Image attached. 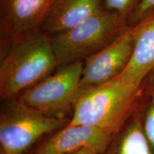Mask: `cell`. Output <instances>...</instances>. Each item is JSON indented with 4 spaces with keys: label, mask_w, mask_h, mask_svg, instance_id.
<instances>
[{
    "label": "cell",
    "mask_w": 154,
    "mask_h": 154,
    "mask_svg": "<svg viewBox=\"0 0 154 154\" xmlns=\"http://www.w3.org/2000/svg\"><path fill=\"white\" fill-rule=\"evenodd\" d=\"M143 83L134 88L119 77L98 85L79 88L69 125H84L113 134L120 129L139 104Z\"/></svg>",
    "instance_id": "6da1fadb"
},
{
    "label": "cell",
    "mask_w": 154,
    "mask_h": 154,
    "mask_svg": "<svg viewBox=\"0 0 154 154\" xmlns=\"http://www.w3.org/2000/svg\"><path fill=\"white\" fill-rule=\"evenodd\" d=\"M51 38L42 32L19 39L1 51L0 98L17 97L57 68Z\"/></svg>",
    "instance_id": "7a4b0ae2"
},
{
    "label": "cell",
    "mask_w": 154,
    "mask_h": 154,
    "mask_svg": "<svg viewBox=\"0 0 154 154\" xmlns=\"http://www.w3.org/2000/svg\"><path fill=\"white\" fill-rule=\"evenodd\" d=\"M128 26L125 19L101 10L70 29L49 36L58 67L86 59L111 43Z\"/></svg>",
    "instance_id": "3957f363"
},
{
    "label": "cell",
    "mask_w": 154,
    "mask_h": 154,
    "mask_svg": "<svg viewBox=\"0 0 154 154\" xmlns=\"http://www.w3.org/2000/svg\"><path fill=\"white\" fill-rule=\"evenodd\" d=\"M70 119L47 116L18 96L2 101L0 109V154H23L42 136L57 131Z\"/></svg>",
    "instance_id": "277c9868"
},
{
    "label": "cell",
    "mask_w": 154,
    "mask_h": 154,
    "mask_svg": "<svg viewBox=\"0 0 154 154\" xmlns=\"http://www.w3.org/2000/svg\"><path fill=\"white\" fill-rule=\"evenodd\" d=\"M18 96L29 106L49 116L66 119L79 88L84 63H66Z\"/></svg>",
    "instance_id": "5b68a950"
},
{
    "label": "cell",
    "mask_w": 154,
    "mask_h": 154,
    "mask_svg": "<svg viewBox=\"0 0 154 154\" xmlns=\"http://www.w3.org/2000/svg\"><path fill=\"white\" fill-rule=\"evenodd\" d=\"M54 0H0L1 51L41 32Z\"/></svg>",
    "instance_id": "8992f818"
},
{
    "label": "cell",
    "mask_w": 154,
    "mask_h": 154,
    "mask_svg": "<svg viewBox=\"0 0 154 154\" xmlns=\"http://www.w3.org/2000/svg\"><path fill=\"white\" fill-rule=\"evenodd\" d=\"M136 26H129L120 36L86 59L79 87L98 85L120 76L134 51Z\"/></svg>",
    "instance_id": "52a82bcc"
},
{
    "label": "cell",
    "mask_w": 154,
    "mask_h": 154,
    "mask_svg": "<svg viewBox=\"0 0 154 154\" xmlns=\"http://www.w3.org/2000/svg\"><path fill=\"white\" fill-rule=\"evenodd\" d=\"M112 135L94 127L68 124L46 140L34 154H69L84 148H91L101 153L109 145Z\"/></svg>",
    "instance_id": "ba28073f"
},
{
    "label": "cell",
    "mask_w": 154,
    "mask_h": 154,
    "mask_svg": "<svg viewBox=\"0 0 154 154\" xmlns=\"http://www.w3.org/2000/svg\"><path fill=\"white\" fill-rule=\"evenodd\" d=\"M135 26L131 58L119 77L126 84L138 88L154 70V14Z\"/></svg>",
    "instance_id": "9c48e42d"
},
{
    "label": "cell",
    "mask_w": 154,
    "mask_h": 154,
    "mask_svg": "<svg viewBox=\"0 0 154 154\" xmlns=\"http://www.w3.org/2000/svg\"><path fill=\"white\" fill-rule=\"evenodd\" d=\"M101 10V0H54L41 32L49 36L61 33Z\"/></svg>",
    "instance_id": "30bf717a"
},
{
    "label": "cell",
    "mask_w": 154,
    "mask_h": 154,
    "mask_svg": "<svg viewBox=\"0 0 154 154\" xmlns=\"http://www.w3.org/2000/svg\"><path fill=\"white\" fill-rule=\"evenodd\" d=\"M140 103L124 126L112 135L109 145L99 154H154L143 131L144 109Z\"/></svg>",
    "instance_id": "8fae6325"
},
{
    "label": "cell",
    "mask_w": 154,
    "mask_h": 154,
    "mask_svg": "<svg viewBox=\"0 0 154 154\" xmlns=\"http://www.w3.org/2000/svg\"><path fill=\"white\" fill-rule=\"evenodd\" d=\"M146 79L148 80V84L144 88L149 101L143 110V128L146 138L154 151V70Z\"/></svg>",
    "instance_id": "7c38bea8"
},
{
    "label": "cell",
    "mask_w": 154,
    "mask_h": 154,
    "mask_svg": "<svg viewBox=\"0 0 154 154\" xmlns=\"http://www.w3.org/2000/svg\"><path fill=\"white\" fill-rule=\"evenodd\" d=\"M140 0H101V10L128 21Z\"/></svg>",
    "instance_id": "4fadbf2b"
},
{
    "label": "cell",
    "mask_w": 154,
    "mask_h": 154,
    "mask_svg": "<svg viewBox=\"0 0 154 154\" xmlns=\"http://www.w3.org/2000/svg\"><path fill=\"white\" fill-rule=\"evenodd\" d=\"M153 14H154V0H140L128 21V25H137Z\"/></svg>",
    "instance_id": "5bb4252c"
},
{
    "label": "cell",
    "mask_w": 154,
    "mask_h": 154,
    "mask_svg": "<svg viewBox=\"0 0 154 154\" xmlns=\"http://www.w3.org/2000/svg\"><path fill=\"white\" fill-rule=\"evenodd\" d=\"M69 154H99V152L96 151L95 149H91V148H84L81 150H79L74 153Z\"/></svg>",
    "instance_id": "9a60e30c"
}]
</instances>
